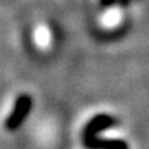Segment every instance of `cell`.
<instances>
[{
	"label": "cell",
	"mask_w": 149,
	"mask_h": 149,
	"mask_svg": "<svg viewBox=\"0 0 149 149\" xmlns=\"http://www.w3.org/2000/svg\"><path fill=\"white\" fill-rule=\"evenodd\" d=\"M31 107H32V98L28 94L21 93L19 95H17L13 101L8 116L6 117V127L8 130H15L19 127L26 119Z\"/></svg>",
	"instance_id": "6da1fadb"
}]
</instances>
